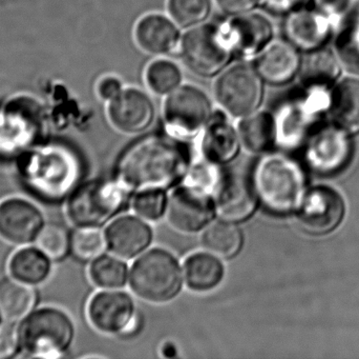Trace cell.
<instances>
[{
  "label": "cell",
  "instance_id": "cell-18",
  "mask_svg": "<svg viewBox=\"0 0 359 359\" xmlns=\"http://www.w3.org/2000/svg\"><path fill=\"white\" fill-rule=\"evenodd\" d=\"M107 251L124 261L137 259L151 248L154 230L138 215H118L104 229Z\"/></svg>",
  "mask_w": 359,
  "mask_h": 359
},
{
  "label": "cell",
  "instance_id": "cell-25",
  "mask_svg": "<svg viewBox=\"0 0 359 359\" xmlns=\"http://www.w3.org/2000/svg\"><path fill=\"white\" fill-rule=\"evenodd\" d=\"M236 129L243 149L252 155H265L278 145L276 117L270 112L257 110L241 118Z\"/></svg>",
  "mask_w": 359,
  "mask_h": 359
},
{
  "label": "cell",
  "instance_id": "cell-42",
  "mask_svg": "<svg viewBox=\"0 0 359 359\" xmlns=\"http://www.w3.org/2000/svg\"><path fill=\"white\" fill-rule=\"evenodd\" d=\"M178 348L174 343H164L162 345L160 353L162 358H174L178 356Z\"/></svg>",
  "mask_w": 359,
  "mask_h": 359
},
{
  "label": "cell",
  "instance_id": "cell-28",
  "mask_svg": "<svg viewBox=\"0 0 359 359\" xmlns=\"http://www.w3.org/2000/svg\"><path fill=\"white\" fill-rule=\"evenodd\" d=\"M200 240L203 249L230 261L242 252L245 235L238 223L217 218L201 233Z\"/></svg>",
  "mask_w": 359,
  "mask_h": 359
},
{
  "label": "cell",
  "instance_id": "cell-5",
  "mask_svg": "<svg viewBox=\"0 0 359 359\" xmlns=\"http://www.w3.org/2000/svg\"><path fill=\"white\" fill-rule=\"evenodd\" d=\"M18 334L20 351L29 358H60L75 341V322L65 310L44 306L20 320Z\"/></svg>",
  "mask_w": 359,
  "mask_h": 359
},
{
  "label": "cell",
  "instance_id": "cell-4",
  "mask_svg": "<svg viewBox=\"0 0 359 359\" xmlns=\"http://www.w3.org/2000/svg\"><path fill=\"white\" fill-rule=\"evenodd\" d=\"M128 285L137 299L153 305H165L178 299L185 287L183 267L168 249L151 247L134 259Z\"/></svg>",
  "mask_w": 359,
  "mask_h": 359
},
{
  "label": "cell",
  "instance_id": "cell-22",
  "mask_svg": "<svg viewBox=\"0 0 359 359\" xmlns=\"http://www.w3.org/2000/svg\"><path fill=\"white\" fill-rule=\"evenodd\" d=\"M302 58L290 42L273 40L255 57V67L266 84L285 86L299 74Z\"/></svg>",
  "mask_w": 359,
  "mask_h": 359
},
{
  "label": "cell",
  "instance_id": "cell-8",
  "mask_svg": "<svg viewBox=\"0 0 359 359\" xmlns=\"http://www.w3.org/2000/svg\"><path fill=\"white\" fill-rule=\"evenodd\" d=\"M212 103L208 95L194 84H181L166 95L163 122L166 133L180 141L200 136L212 117Z\"/></svg>",
  "mask_w": 359,
  "mask_h": 359
},
{
  "label": "cell",
  "instance_id": "cell-12",
  "mask_svg": "<svg viewBox=\"0 0 359 359\" xmlns=\"http://www.w3.org/2000/svg\"><path fill=\"white\" fill-rule=\"evenodd\" d=\"M347 214L344 194L333 185L318 183L310 185L294 216L306 233L323 237L337 231Z\"/></svg>",
  "mask_w": 359,
  "mask_h": 359
},
{
  "label": "cell",
  "instance_id": "cell-24",
  "mask_svg": "<svg viewBox=\"0 0 359 359\" xmlns=\"http://www.w3.org/2000/svg\"><path fill=\"white\" fill-rule=\"evenodd\" d=\"M327 113L331 122L349 134H359V77L341 78L333 86Z\"/></svg>",
  "mask_w": 359,
  "mask_h": 359
},
{
  "label": "cell",
  "instance_id": "cell-15",
  "mask_svg": "<svg viewBox=\"0 0 359 359\" xmlns=\"http://www.w3.org/2000/svg\"><path fill=\"white\" fill-rule=\"evenodd\" d=\"M46 223L41 209L27 198L14 196L0 202V240L6 244H33Z\"/></svg>",
  "mask_w": 359,
  "mask_h": 359
},
{
  "label": "cell",
  "instance_id": "cell-16",
  "mask_svg": "<svg viewBox=\"0 0 359 359\" xmlns=\"http://www.w3.org/2000/svg\"><path fill=\"white\" fill-rule=\"evenodd\" d=\"M215 206L217 218L238 225L249 221L259 207L251 176L225 171L215 194Z\"/></svg>",
  "mask_w": 359,
  "mask_h": 359
},
{
  "label": "cell",
  "instance_id": "cell-27",
  "mask_svg": "<svg viewBox=\"0 0 359 359\" xmlns=\"http://www.w3.org/2000/svg\"><path fill=\"white\" fill-rule=\"evenodd\" d=\"M306 55L305 58H302L299 71L306 90L330 93L343 70L334 50L324 46Z\"/></svg>",
  "mask_w": 359,
  "mask_h": 359
},
{
  "label": "cell",
  "instance_id": "cell-10",
  "mask_svg": "<svg viewBox=\"0 0 359 359\" xmlns=\"http://www.w3.org/2000/svg\"><path fill=\"white\" fill-rule=\"evenodd\" d=\"M165 218L182 234H201L217 218L215 194L188 179L168 194Z\"/></svg>",
  "mask_w": 359,
  "mask_h": 359
},
{
  "label": "cell",
  "instance_id": "cell-11",
  "mask_svg": "<svg viewBox=\"0 0 359 359\" xmlns=\"http://www.w3.org/2000/svg\"><path fill=\"white\" fill-rule=\"evenodd\" d=\"M263 96L264 80L255 67L247 63L226 67L215 84V97L219 107L238 119L259 110Z\"/></svg>",
  "mask_w": 359,
  "mask_h": 359
},
{
  "label": "cell",
  "instance_id": "cell-13",
  "mask_svg": "<svg viewBox=\"0 0 359 359\" xmlns=\"http://www.w3.org/2000/svg\"><path fill=\"white\" fill-rule=\"evenodd\" d=\"M86 318L95 330L109 337L132 334L139 324L134 295L121 289L95 293L86 305Z\"/></svg>",
  "mask_w": 359,
  "mask_h": 359
},
{
  "label": "cell",
  "instance_id": "cell-33",
  "mask_svg": "<svg viewBox=\"0 0 359 359\" xmlns=\"http://www.w3.org/2000/svg\"><path fill=\"white\" fill-rule=\"evenodd\" d=\"M212 0H168V15L180 27H196L210 15Z\"/></svg>",
  "mask_w": 359,
  "mask_h": 359
},
{
  "label": "cell",
  "instance_id": "cell-2",
  "mask_svg": "<svg viewBox=\"0 0 359 359\" xmlns=\"http://www.w3.org/2000/svg\"><path fill=\"white\" fill-rule=\"evenodd\" d=\"M259 206L272 216H294L308 189L307 170L286 154L262 155L251 175Z\"/></svg>",
  "mask_w": 359,
  "mask_h": 359
},
{
  "label": "cell",
  "instance_id": "cell-34",
  "mask_svg": "<svg viewBox=\"0 0 359 359\" xmlns=\"http://www.w3.org/2000/svg\"><path fill=\"white\" fill-rule=\"evenodd\" d=\"M104 232L97 228H79L72 234L71 253L81 261H92L104 254Z\"/></svg>",
  "mask_w": 359,
  "mask_h": 359
},
{
  "label": "cell",
  "instance_id": "cell-19",
  "mask_svg": "<svg viewBox=\"0 0 359 359\" xmlns=\"http://www.w3.org/2000/svg\"><path fill=\"white\" fill-rule=\"evenodd\" d=\"M200 136V158L221 168L232 164L243 149L238 129L224 111L213 112Z\"/></svg>",
  "mask_w": 359,
  "mask_h": 359
},
{
  "label": "cell",
  "instance_id": "cell-26",
  "mask_svg": "<svg viewBox=\"0 0 359 359\" xmlns=\"http://www.w3.org/2000/svg\"><path fill=\"white\" fill-rule=\"evenodd\" d=\"M53 261L37 244L21 246L8 259V276L21 284L35 288L50 278Z\"/></svg>",
  "mask_w": 359,
  "mask_h": 359
},
{
  "label": "cell",
  "instance_id": "cell-40",
  "mask_svg": "<svg viewBox=\"0 0 359 359\" xmlns=\"http://www.w3.org/2000/svg\"><path fill=\"white\" fill-rule=\"evenodd\" d=\"M261 2L262 0H215L219 10L229 16L251 12Z\"/></svg>",
  "mask_w": 359,
  "mask_h": 359
},
{
  "label": "cell",
  "instance_id": "cell-39",
  "mask_svg": "<svg viewBox=\"0 0 359 359\" xmlns=\"http://www.w3.org/2000/svg\"><path fill=\"white\" fill-rule=\"evenodd\" d=\"M123 89V84L119 78L113 75H107L99 80L96 86V92L100 99L109 103L116 98Z\"/></svg>",
  "mask_w": 359,
  "mask_h": 359
},
{
  "label": "cell",
  "instance_id": "cell-37",
  "mask_svg": "<svg viewBox=\"0 0 359 359\" xmlns=\"http://www.w3.org/2000/svg\"><path fill=\"white\" fill-rule=\"evenodd\" d=\"M14 322H4L0 325V359H8L20 351L18 327Z\"/></svg>",
  "mask_w": 359,
  "mask_h": 359
},
{
  "label": "cell",
  "instance_id": "cell-29",
  "mask_svg": "<svg viewBox=\"0 0 359 359\" xmlns=\"http://www.w3.org/2000/svg\"><path fill=\"white\" fill-rule=\"evenodd\" d=\"M34 288L13 280L10 276L0 280V311L6 322L22 320L35 309Z\"/></svg>",
  "mask_w": 359,
  "mask_h": 359
},
{
  "label": "cell",
  "instance_id": "cell-3",
  "mask_svg": "<svg viewBox=\"0 0 359 359\" xmlns=\"http://www.w3.org/2000/svg\"><path fill=\"white\" fill-rule=\"evenodd\" d=\"M21 175L39 195L65 198L78 185L82 174L79 156L73 150L50 145L25 152L19 160Z\"/></svg>",
  "mask_w": 359,
  "mask_h": 359
},
{
  "label": "cell",
  "instance_id": "cell-30",
  "mask_svg": "<svg viewBox=\"0 0 359 359\" xmlns=\"http://www.w3.org/2000/svg\"><path fill=\"white\" fill-rule=\"evenodd\" d=\"M130 268L126 261L111 254H102L90 261L88 280L99 290H117L128 284Z\"/></svg>",
  "mask_w": 359,
  "mask_h": 359
},
{
  "label": "cell",
  "instance_id": "cell-32",
  "mask_svg": "<svg viewBox=\"0 0 359 359\" xmlns=\"http://www.w3.org/2000/svg\"><path fill=\"white\" fill-rule=\"evenodd\" d=\"M183 73L178 63L164 57L151 61L145 69V82L155 94L168 95L181 86Z\"/></svg>",
  "mask_w": 359,
  "mask_h": 359
},
{
  "label": "cell",
  "instance_id": "cell-31",
  "mask_svg": "<svg viewBox=\"0 0 359 359\" xmlns=\"http://www.w3.org/2000/svg\"><path fill=\"white\" fill-rule=\"evenodd\" d=\"M334 52L343 70L359 77V11L348 18L337 34Z\"/></svg>",
  "mask_w": 359,
  "mask_h": 359
},
{
  "label": "cell",
  "instance_id": "cell-20",
  "mask_svg": "<svg viewBox=\"0 0 359 359\" xmlns=\"http://www.w3.org/2000/svg\"><path fill=\"white\" fill-rule=\"evenodd\" d=\"M332 31L330 16L318 8L297 11L288 15L287 19L286 34L289 42L304 53L326 46Z\"/></svg>",
  "mask_w": 359,
  "mask_h": 359
},
{
  "label": "cell",
  "instance_id": "cell-6",
  "mask_svg": "<svg viewBox=\"0 0 359 359\" xmlns=\"http://www.w3.org/2000/svg\"><path fill=\"white\" fill-rule=\"evenodd\" d=\"M130 204V197L113 178L94 179L80 183L67 196L65 215L75 229H101Z\"/></svg>",
  "mask_w": 359,
  "mask_h": 359
},
{
  "label": "cell",
  "instance_id": "cell-14",
  "mask_svg": "<svg viewBox=\"0 0 359 359\" xmlns=\"http://www.w3.org/2000/svg\"><path fill=\"white\" fill-rule=\"evenodd\" d=\"M219 27L233 54L244 58L257 57L274 40L271 20L266 15L252 11L230 16Z\"/></svg>",
  "mask_w": 359,
  "mask_h": 359
},
{
  "label": "cell",
  "instance_id": "cell-41",
  "mask_svg": "<svg viewBox=\"0 0 359 359\" xmlns=\"http://www.w3.org/2000/svg\"><path fill=\"white\" fill-rule=\"evenodd\" d=\"M316 8L327 15H335L341 13L347 4V0H316Z\"/></svg>",
  "mask_w": 359,
  "mask_h": 359
},
{
  "label": "cell",
  "instance_id": "cell-1",
  "mask_svg": "<svg viewBox=\"0 0 359 359\" xmlns=\"http://www.w3.org/2000/svg\"><path fill=\"white\" fill-rule=\"evenodd\" d=\"M191 157L185 141L151 135L130 145L119 156L111 178L132 198L143 192H170L187 175Z\"/></svg>",
  "mask_w": 359,
  "mask_h": 359
},
{
  "label": "cell",
  "instance_id": "cell-36",
  "mask_svg": "<svg viewBox=\"0 0 359 359\" xmlns=\"http://www.w3.org/2000/svg\"><path fill=\"white\" fill-rule=\"evenodd\" d=\"M168 194L165 191L143 192L130 200L133 213L149 223H156L166 216Z\"/></svg>",
  "mask_w": 359,
  "mask_h": 359
},
{
  "label": "cell",
  "instance_id": "cell-35",
  "mask_svg": "<svg viewBox=\"0 0 359 359\" xmlns=\"http://www.w3.org/2000/svg\"><path fill=\"white\" fill-rule=\"evenodd\" d=\"M35 242L53 261H61L71 253L72 234L65 226L46 223Z\"/></svg>",
  "mask_w": 359,
  "mask_h": 359
},
{
  "label": "cell",
  "instance_id": "cell-7",
  "mask_svg": "<svg viewBox=\"0 0 359 359\" xmlns=\"http://www.w3.org/2000/svg\"><path fill=\"white\" fill-rule=\"evenodd\" d=\"M353 137L332 122L316 126L301 147L306 170L320 178L345 172L355 157Z\"/></svg>",
  "mask_w": 359,
  "mask_h": 359
},
{
  "label": "cell",
  "instance_id": "cell-23",
  "mask_svg": "<svg viewBox=\"0 0 359 359\" xmlns=\"http://www.w3.org/2000/svg\"><path fill=\"white\" fill-rule=\"evenodd\" d=\"M223 259L209 251H196L184 259V282L194 293H208L223 284L226 267Z\"/></svg>",
  "mask_w": 359,
  "mask_h": 359
},
{
  "label": "cell",
  "instance_id": "cell-17",
  "mask_svg": "<svg viewBox=\"0 0 359 359\" xmlns=\"http://www.w3.org/2000/svg\"><path fill=\"white\" fill-rule=\"evenodd\" d=\"M107 118L118 132L128 135L147 131L155 118V105L144 91L124 88L113 100L107 103Z\"/></svg>",
  "mask_w": 359,
  "mask_h": 359
},
{
  "label": "cell",
  "instance_id": "cell-21",
  "mask_svg": "<svg viewBox=\"0 0 359 359\" xmlns=\"http://www.w3.org/2000/svg\"><path fill=\"white\" fill-rule=\"evenodd\" d=\"M182 35L172 17L149 13L137 21L134 29L137 46L147 54L164 56L179 51Z\"/></svg>",
  "mask_w": 359,
  "mask_h": 359
},
{
  "label": "cell",
  "instance_id": "cell-9",
  "mask_svg": "<svg viewBox=\"0 0 359 359\" xmlns=\"http://www.w3.org/2000/svg\"><path fill=\"white\" fill-rule=\"evenodd\" d=\"M180 55L186 67L201 77H215L234 56L222 36L219 25L201 23L182 35Z\"/></svg>",
  "mask_w": 359,
  "mask_h": 359
},
{
  "label": "cell",
  "instance_id": "cell-43",
  "mask_svg": "<svg viewBox=\"0 0 359 359\" xmlns=\"http://www.w3.org/2000/svg\"><path fill=\"white\" fill-rule=\"evenodd\" d=\"M4 322H6V320H4V315H2L1 311H0V325Z\"/></svg>",
  "mask_w": 359,
  "mask_h": 359
},
{
  "label": "cell",
  "instance_id": "cell-38",
  "mask_svg": "<svg viewBox=\"0 0 359 359\" xmlns=\"http://www.w3.org/2000/svg\"><path fill=\"white\" fill-rule=\"evenodd\" d=\"M268 10L278 14L290 15L305 8H316V0H262Z\"/></svg>",
  "mask_w": 359,
  "mask_h": 359
}]
</instances>
